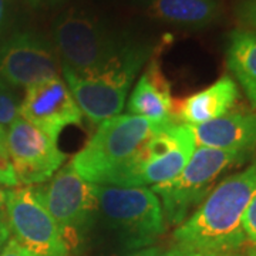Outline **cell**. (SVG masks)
<instances>
[{"label":"cell","mask_w":256,"mask_h":256,"mask_svg":"<svg viewBox=\"0 0 256 256\" xmlns=\"http://www.w3.org/2000/svg\"><path fill=\"white\" fill-rule=\"evenodd\" d=\"M234 12L244 28L256 30V0H236Z\"/></svg>","instance_id":"cell-19"},{"label":"cell","mask_w":256,"mask_h":256,"mask_svg":"<svg viewBox=\"0 0 256 256\" xmlns=\"http://www.w3.org/2000/svg\"><path fill=\"white\" fill-rule=\"evenodd\" d=\"M6 194H8V190H4L2 185H0V210L4 208V202H6Z\"/></svg>","instance_id":"cell-29"},{"label":"cell","mask_w":256,"mask_h":256,"mask_svg":"<svg viewBox=\"0 0 256 256\" xmlns=\"http://www.w3.org/2000/svg\"><path fill=\"white\" fill-rule=\"evenodd\" d=\"M130 2L138 3V4H141V6H146V3H151V2H154V0H130Z\"/></svg>","instance_id":"cell-30"},{"label":"cell","mask_w":256,"mask_h":256,"mask_svg":"<svg viewBox=\"0 0 256 256\" xmlns=\"http://www.w3.org/2000/svg\"><path fill=\"white\" fill-rule=\"evenodd\" d=\"M128 114L138 116L162 126L174 121L175 106L171 86L156 58H150L140 76L127 102Z\"/></svg>","instance_id":"cell-13"},{"label":"cell","mask_w":256,"mask_h":256,"mask_svg":"<svg viewBox=\"0 0 256 256\" xmlns=\"http://www.w3.org/2000/svg\"><path fill=\"white\" fill-rule=\"evenodd\" d=\"M6 144L12 170L18 185L23 186L47 182L67 158L57 146L56 138L20 117L8 128Z\"/></svg>","instance_id":"cell-9"},{"label":"cell","mask_w":256,"mask_h":256,"mask_svg":"<svg viewBox=\"0 0 256 256\" xmlns=\"http://www.w3.org/2000/svg\"><path fill=\"white\" fill-rule=\"evenodd\" d=\"M151 20L186 30H202L220 22L222 0H154L144 6Z\"/></svg>","instance_id":"cell-16"},{"label":"cell","mask_w":256,"mask_h":256,"mask_svg":"<svg viewBox=\"0 0 256 256\" xmlns=\"http://www.w3.org/2000/svg\"><path fill=\"white\" fill-rule=\"evenodd\" d=\"M37 194L56 220L67 246L77 245L97 224L96 185L87 182L72 164L62 166L47 182L36 185Z\"/></svg>","instance_id":"cell-7"},{"label":"cell","mask_w":256,"mask_h":256,"mask_svg":"<svg viewBox=\"0 0 256 256\" xmlns=\"http://www.w3.org/2000/svg\"><path fill=\"white\" fill-rule=\"evenodd\" d=\"M238 98L236 82L230 76H222L210 87L185 97L174 114L184 124L196 127L228 114Z\"/></svg>","instance_id":"cell-15"},{"label":"cell","mask_w":256,"mask_h":256,"mask_svg":"<svg viewBox=\"0 0 256 256\" xmlns=\"http://www.w3.org/2000/svg\"><path fill=\"white\" fill-rule=\"evenodd\" d=\"M4 214L10 234L20 246L34 256H68L56 220L37 194L36 186L8 190Z\"/></svg>","instance_id":"cell-8"},{"label":"cell","mask_w":256,"mask_h":256,"mask_svg":"<svg viewBox=\"0 0 256 256\" xmlns=\"http://www.w3.org/2000/svg\"><path fill=\"white\" fill-rule=\"evenodd\" d=\"M0 256H34L26 250L23 246H20L18 242L13 238L8 240V244L4 245L3 250L0 252Z\"/></svg>","instance_id":"cell-22"},{"label":"cell","mask_w":256,"mask_h":256,"mask_svg":"<svg viewBox=\"0 0 256 256\" xmlns=\"http://www.w3.org/2000/svg\"><path fill=\"white\" fill-rule=\"evenodd\" d=\"M6 134L8 130L0 126V164L10 165L9 156H8V144H6Z\"/></svg>","instance_id":"cell-26"},{"label":"cell","mask_w":256,"mask_h":256,"mask_svg":"<svg viewBox=\"0 0 256 256\" xmlns=\"http://www.w3.org/2000/svg\"><path fill=\"white\" fill-rule=\"evenodd\" d=\"M226 66L256 108V30L235 28L228 34Z\"/></svg>","instance_id":"cell-17"},{"label":"cell","mask_w":256,"mask_h":256,"mask_svg":"<svg viewBox=\"0 0 256 256\" xmlns=\"http://www.w3.org/2000/svg\"><path fill=\"white\" fill-rule=\"evenodd\" d=\"M58 56L46 36L24 30L0 44V80L10 87L28 88L58 76Z\"/></svg>","instance_id":"cell-10"},{"label":"cell","mask_w":256,"mask_h":256,"mask_svg":"<svg viewBox=\"0 0 256 256\" xmlns=\"http://www.w3.org/2000/svg\"><path fill=\"white\" fill-rule=\"evenodd\" d=\"M196 150L192 128L184 122L170 121L156 128L127 164L106 185L156 186L174 180Z\"/></svg>","instance_id":"cell-5"},{"label":"cell","mask_w":256,"mask_h":256,"mask_svg":"<svg viewBox=\"0 0 256 256\" xmlns=\"http://www.w3.org/2000/svg\"><path fill=\"white\" fill-rule=\"evenodd\" d=\"M252 152L220 151L196 146L191 160L174 180L152 186L160 198L165 220L181 225L194 208H198L215 184L228 170L246 162Z\"/></svg>","instance_id":"cell-6"},{"label":"cell","mask_w":256,"mask_h":256,"mask_svg":"<svg viewBox=\"0 0 256 256\" xmlns=\"http://www.w3.org/2000/svg\"><path fill=\"white\" fill-rule=\"evenodd\" d=\"M12 13V0H0V37L4 33Z\"/></svg>","instance_id":"cell-23"},{"label":"cell","mask_w":256,"mask_h":256,"mask_svg":"<svg viewBox=\"0 0 256 256\" xmlns=\"http://www.w3.org/2000/svg\"><path fill=\"white\" fill-rule=\"evenodd\" d=\"M18 117L58 140L64 128L80 126L82 112L60 76L26 88Z\"/></svg>","instance_id":"cell-12"},{"label":"cell","mask_w":256,"mask_h":256,"mask_svg":"<svg viewBox=\"0 0 256 256\" xmlns=\"http://www.w3.org/2000/svg\"><path fill=\"white\" fill-rule=\"evenodd\" d=\"M165 256H245L239 252L234 254H220V252H204V250H192L185 248L175 246L171 250L165 252Z\"/></svg>","instance_id":"cell-21"},{"label":"cell","mask_w":256,"mask_h":256,"mask_svg":"<svg viewBox=\"0 0 256 256\" xmlns=\"http://www.w3.org/2000/svg\"><path fill=\"white\" fill-rule=\"evenodd\" d=\"M62 0H28V3L33 8H52L58 4Z\"/></svg>","instance_id":"cell-28"},{"label":"cell","mask_w":256,"mask_h":256,"mask_svg":"<svg viewBox=\"0 0 256 256\" xmlns=\"http://www.w3.org/2000/svg\"><path fill=\"white\" fill-rule=\"evenodd\" d=\"M18 102L9 84L0 80V126H10L18 117Z\"/></svg>","instance_id":"cell-18"},{"label":"cell","mask_w":256,"mask_h":256,"mask_svg":"<svg viewBox=\"0 0 256 256\" xmlns=\"http://www.w3.org/2000/svg\"><path fill=\"white\" fill-rule=\"evenodd\" d=\"M158 127L138 116L118 114L98 124L92 138L73 156L70 164L87 182L106 185L137 154Z\"/></svg>","instance_id":"cell-4"},{"label":"cell","mask_w":256,"mask_h":256,"mask_svg":"<svg viewBox=\"0 0 256 256\" xmlns=\"http://www.w3.org/2000/svg\"><path fill=\"white\" fill-rule=\"evenodd\" d=\"M53 44L60 66L82 78L141 70L152 52L150 43L114 28L82 8H72L56 18Z\"/></svg>","instance_id":"cell-1"},{"label":"cell","mask_w":256,"mask_h":256,"mask_svg":"<svg viewBox=\"0 0 256 256\" xmlns=\"http://www.w3.org/2000/svg\"><path fill=\"white\" fill-rule=\"evenodd\" d=\"M127 256H165V252L158 246H148L134 250L132 254H130Z\"/></svg>","instance_id":"cell-27"},{"label":"cell","mask_w":256,"mask_h":256,"mask_svg":"<svg viewBox=\"0 0 256 256\" xmlns=\"http://www.w3.org/2000/svg\"><path fill=\"white\" fill-rule=\"evenodd\" d=\"M10 228L9 224H8V218H6V214L4 210H0V252L3 250L4 245L8 244V240L10 239Z\"/></svg>","instance_id":"cell-25"},{"label":"cell","mask_w":256,"mask_h":256,"mask_svg":"<svg viewBox=\"0 0 256 256\" xmlns=\"http://www.w3.org/2000/svg\"><path fill=\"white\" fill-rule=\"evenodd\" d=\"M98 218L128 250L151 246L165 232L160 198L146 186L96 185Z\"/></svg>","instance_id":"cell-3"},{"label":"cell","mask_w":256,"mask_h":256,"mask_svg":"<svg viewBox=\"0 0 256 256\" xmlns=\"http://www.w3.org/2000/svg\"><path fill=\"white\" fill-rule=\"evenodd\" d=\"M256 195V161L226 176L174 232L176 246L234 254L246 245L244 216Z\"/></svg>","instance_id":"cell-2"},{"label":"cell","mask_w":256,"mask_h":256,"mask_svg":"<svg viewBox=\"0 0 256 256\" xmlns=\"http://www.w3.org/2000/svg\"><path fill=\"white\" fill-rule=\"evenodd\" d=\"M191 128L196 146L235 152L256 148V112H228Z\"/></svg>","instance_id":"cell-14"},{"label":"cell","mask_w":256,"mask_h":256,"mask_svg":"<svg viewBox=\"0 0 256 256\" xmlns=\"http://www.w3.org/2000/svg\"><path fill=\"white\" fill-rule=\"evenodd\" d=\"M62 73L82 116L94 124H100L124 110L128 92L140 68H126L94 78H82L62 66Z\"/></svg>","instance_id":"cell-11"},{"label":"cell","mask_w":256,"mask_h":256,"mask_svg":"<svg viewBox=\"0 0 256 256\" xmlns=\"http://www.w3.org/2000/svg\"><path fill=\"white\" fill-rule=\"evenodd\" d=\"M0 185L3 186H18V180L12 170V165L0 164Z\"/></svg>","instance_id":"cell-24"},{"label":"cell","mask_w":256,"mask_h":256,"mask_svg":"<svg viewBox=\"0 0 256 256\" xmlns=\"http://www.w3.org/2000/svg\"><path fill=\"white\" fill-rule=\"evenodd\" d=\"M244 230L246 235V244L256 250V195L248 206L244 216Z\"/></svg>","instance_id":"cell-20"}]
</instances>
